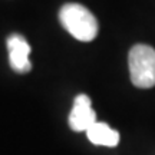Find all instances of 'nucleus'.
I'll use <instances>...</instances> for the list:
<instances>
[{
	"label": "nucleus",
	"instance_id": "obj_1",
	"mask_svg": "<svg viewBox=\"0 0 155 155\" xmlns=\"http://www.w3.org/2000/svg\"><path fill=\"white\" fill-rule=\"evenodd\" d=\"M59 20L75 39L91 42L98 35V20L85 6L79 3H68L59 12Z\"/></svg>",
	"mask_w": 155,
	"mask_h": 155
},
{
	"label": "nucleus",
	"instance_id": "obj_2",
	"mask_svg": "<svg viewBox=\"0 0 155 155\" xmlns=\"http://www.w3.org/2000/svg\"><path fill=\"white\" fill-rule=\"evenodd\" d=\"M129 73L137 88L155 86V49L148 45H135L129 52Z\"/></svg>",
	"mask_w": 155,
	"mask_h": 155
},
{
	"label": "nucleus",
	"instance_id": "obj_3",
	"mask_svg": "<svg viewBox=\"0 0 155 155\" xmlns=\"http://www.w3.org/2000/svg\"><path fill=\"white\" fill-rule=\"evenodd\" d=\"M96 121V114L92 109L88 95H78L69 115V125L75 132H86Z\"/></svg>",
	"mask_w": 155,
	"mask_h": 155
},
{
	"label": "nucleus",
	"instance_id": "obj_4",
	"mask_svg": "<svg viewBox=\"0 0 155 155\" xmlns=\"http://www.w3.org/2000/svg\"><path fill=\"white\" fill-rule=\"evenodd\" d=\"M7 50H9V62L13 71L19 73H26L32 69V63L29 59L30 46L23 36L12 35L7 39Z\"/></svg>",
	"mask_w": 155,
	"mask_h": 155
},
{
	"label": "nucleus",
	"instance_id": "obj_5",
	"mask_svg": "<svg viewBox=\"0 0 155 155\" xmlns=\"http://www.w3.org/2000/svg\"><path fill=\"white\" fill-rule=\"evenodd\" d=\"M88 139L95 145H104V147H116L119 142V134L118 131L112 129L105 122H95L92 127L86 131Z\"/></svg>",
	"mask_w": 155,
	"mask_h": 155
}]
</instances>
